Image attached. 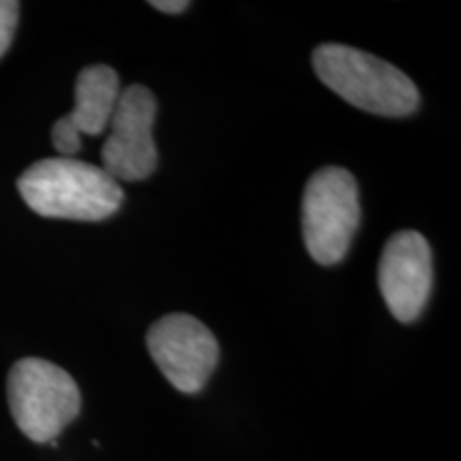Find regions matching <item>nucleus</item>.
Segmentation results:
<instances>
[{"label":"nucleus","mask_w":461,"mask_h":461,"mask_svg":"<svg viewBox=\"0 0 461 461\" xmlns=\"http://www.w3.org/2000/svg\"><path fill=\"white\" fill-rule=\"evenodd\" d=\"M361 222L359 186L344 167H325L305 184L303 241L319 265H338L348 255Z\"/></svg>","instance_id":"4"},{"label":"nucleus","mask_w":461,"mask_h":461,"mask_svg":"<svg viewBox=\"0 0 461 461\" xmlns=\"http://www.w3.org/2000/svg\"><path fill=\"white\" fill-rule=\"evenodd\" d=\"M157 99L146 86L132 84L120 90L113 115L109 120L107 141L103 143V169L115 182H141L152 176L158 165L154 143Z\"/></svg>","instance_id":"6"},{"label":"nucleus","mask_w":461,"mask_h":461,"mask_svg":"<svg viewBox=\"0 0 461 461\" xmlns=\"http://www.w3.org/2000/svg\"><path fill=\"white\" fill-rule=\"evenodd\" d=\"M146 344L160 374L180 393L194 395L218 366L221 346L207 327L190 314H167L149 327Z\"/></svg>","instance_id":"5"},{"label":"nucleus","mask_w":461,"mask_h":461,"mask_svg":"<svg viewBox=\"0 0 461 461\" xmlns=\"http://www.w3.org/2000/svg\"><path fill=\"white\" fill-rule=\"evenodd\" d=\"M149 7L163 11V14L177 15V14H184V11L190 7V3H186V0H152Z\"/></svg>","instance_id":"10"},{"label":"nucleus","mask_w":461,"mask_h":461,"mask_svg":"<svg viewBox=\"0 0 461 461\" xmlns=\"http://www.w3.org/2000/svg\"><path fill=\"white\" fill-rule=\"evenodd\" d=\"M17 20H20V3L0 0V58L7 54V50L11 48Z\"/></svg>","instance_id":"9"},{"label":"nucleus","mask_w":461,"mask_h":461,"mask_svg":"<svg viewBox=\"0 0 461 461\" xmlns=\"http://www.w3.org/2000/svg\"><path fill=\"white\" fill-rule=\"evenodd\" d=\"M7 397L22 434L41 445L56 440L82 411V393L71 374L39 357H26L11 367Z\"/></svg>","instance_id":"3"},{"label":"nucleus","mask_w":461,"mask_h":461,"mask_svg":"<svg viewBox=\"0 0 461 461\" xmlns=\"http://www.w3.org/2000/svg\"><path fill=\"white\" fill-rule=\"evenodd\" d=\"M24 203L45 218L99 222L113 216L124 190L103 167L77 158H43L17 180Z\"/></svg>","instance_id":"1"},{"label":"nucleus","mask_w":461,"mask_h":461,"mask_svg":"<svg viewBox=\"0 0 461 461\" xmlns=\"http://www.w3.org/2000/svg\"><path fill=\"white\" fill-rule=\"evenodd\" d=\"M380 295L400 322L423 314L434 286V257L417 230H397L383 248L378 265Z\"/></svg>","instance_id":"7"},{"label":"nucleus","mask_w":461,"mask_h":461,"mask_svg":"<svg viewBox=\"0 0 461 461\" xmlns=\"http://www.w3.org/2000/svg\"><path fill=\"white\" fill-rule=\"evenodd\" d=\"M312 67L327 88L361 112L403 118L417 112L420 103L417 86L406 73L367 51L322 43L314 50Z\"/></svg>","instance_id":"2"},{"label":"nucleus","mask_w":461,"mask_h":461,"mask_svg":"<svg viewBox=\"0 0 461 461\" xmlns=\"http://www.w3.org/2000/svg\"><path fill=\"white\" fill-rule=\"evenodd\" d=\"M118 96L120 77L112 67H86L75 82L73 112L62 115V120L79 135H101L109 126Z\"/></svg>","instance_id":"8"}]
</instances>
